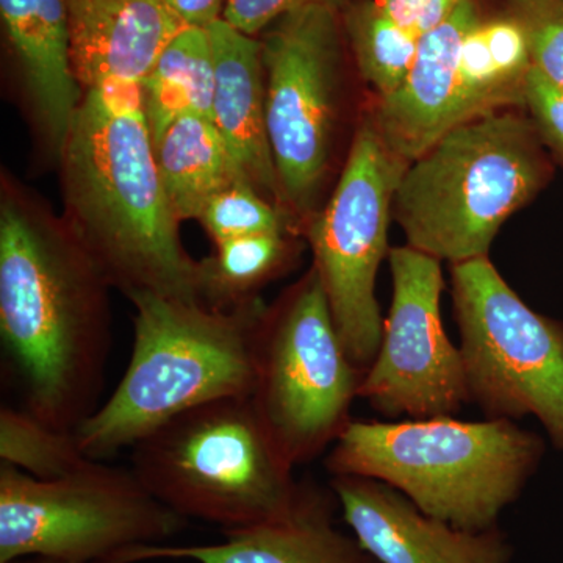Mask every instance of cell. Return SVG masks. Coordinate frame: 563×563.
Listing matches in <instances>:
<instances>
[{
    "instance_id": "1",
    "label": "cell",
    "mask_w": 563,
    "mask_h": 563,
    "mask_svg": "<svg viewBox=\"0 0 563 563\" xmlns=\"http://www.w3.org/2000/svg\"><path fill=\"white\" fill-rule=\"evenodd\" d=\"M110 287L68 224L3 196L0 339L21 409L52 428L76 432L101 406Z\"/></svg>"
},
{
    "instance_id": "2",
    "label": "cell",
    "mask_w": 563,
    "mask_h": 563,
    "mask_svg": "<svg viewBox=\"0 0 563 563\" xmlns=\"http://www.w3.org/2000/svg\"><path fill=\"white\" fill-rule=\"evenodd\" d=\"M58 157L68 228L125 295L199 299V262L181 246L155 162L140 84L85 91Z\"/></svg>"
},
{
    "instance_id": "3",
    "label": "cell",
    "mask_w": 563,
    "mask_h": 563,
    "mask_svg": "<svg viewBox=\"0 0 563 563\" xmlns=\"http://www.w3.org/2000/svg\"><path fill=\"white\" fill-rule=\"evenodd\" d=\"M135 306L131 362L110 398L76 431L84 453L106 461L166 421L203 404L247 396L254 384V340L266 306L213 310L151 291Z\"/></svg>"
},
{
    "instance_id": "4",
    "label": "cell",
    "mask_w": 563,
    "mask_h": 563,
    "mask_svg": "<svg viewBox=\"0 0 563 563\" xmlns=\"http://www.w3.org/2000/svg\"><path fill=\"white\" fill-rule=\"evenodd\" d=\"M544 440L517 421L454 417L354 421L332 444L331 476L390 485L429 517L466 531L498 526L543 461Z\"/></svg>"
},
{
    "instance_id": "5",
    "label": "cell",
    "mask_w": 563,
    "mask_h": 563,
    "mask_svg": "<svg viewBox=\"0 0 563 563\" xmlns=\"http://www.w3.org/2000/svg\"><path fill=\"white\" fill-rule=\"evenodd\" d=\"M550 176L536 124L496 111L455 125L407 166L393 217L407 246L437 261L455 265L488 257L504 222Z\"/></svg>"
},
{
    "instance_id": "6",
    "label": "cell",
    "mask_w": 563,
    "mask_h": 563,
    "mask_svg": "<svg viewBox=\"0 0 563 563\" xmlns=\"http://www.w3.org/2000/svg\"><path fill=\"white\" fill-rule=\"evenodd\" d=\"M131 450L133 473L158 501L222 531L276 520L301 488L247 396L187 410Z\"/></svg>"
},
{
    "instance_id": "7",
    "label": "cell",
    "mask_w": 563,
    "mask_h": 563,
    "mask_svg": "<svg viewBox=\"0 0 563 563\" xmlns=\"http://www.w3.org/2000/svg\"><path fill=\"white\" fill-rule=\"evenodd\" d=\"M363 374L344 350L313 268L277 306L266 307L255 332L250 399L292 468L320 457L342 435Z\"/></svg>"
},
{
    "instance_id": "8",
    "label": "cell",
    "mask_w": 563,
    "mask_h": 563,
    "mask_svg": "<svg viewBox=\"0 0 563 563\" xmlns=\"http://www.w3.org/2000/svg\"><path fill=\"white\" fill-rule=\"evenodd\" d=\"M187 525L132 468L91 461L60 479L41 481L0 465V563H118L136 548L165 543Z\"/></svg>"
},
{
    "instance_id": "9",
    "label": "cell",
    "mask_w": 563,
    "mask_h": 563,
    "mask_svg": "<svg viewBox=\"0 0 563 563\" xmlns=\"http://www.w3.org/2000/svg\"><path fill=\"white\" fill-rule=\"evenodd\" d=\"M470 404L485 418L540 421L563 451V322L532 310L490 258L451 265Z\"/></svg>"
},
{
    "instance_id": "10",
    "label": "cell",
    "mask_w": 563,
    "mask_h": 563,
    "mask_svg": "<svg viewBox=\"0 0 563 563\" xmlns=\"http://www.w3.org/2000/svg\"><path fill=\"white\" fill-rule=\"evenodd\" d=\"M385 146L373 121L358 129L331 201L310 222L313 269L328 296L336 331L351 361L372 365L384 317L376 277L388 251L396 190L407 169Z\"/></svg>"
},
{
    "instance_id": "11",
    "label": "cell",
    "mask_w": 563,
    "mask_h": 563,
    "mask_svg": "<svg viewBox=\"0 0 563 563\" xmlns=\"http://www.w3.org/2000/svg\"><path fill=\"white\" fill-rule=\"evenodd\" d=\"M340 49L336 7L328 3L291 11L262 40L274 165L282 199L299 213L312 209L328 173Z\"/></svg>"
},
{
    "instance_id": "12",
    "label": "cell",
    "mask_w": 563,
    "mask_h": 563,
    "mask_svg": "<svg viewBox=\"0 0 563 563\" xmlns=\"http://www.w3.org/2000/svg\"><path fill=\"white\" fill-rule=\"evenodd\" d=\"M393 298L358 399L387 418L454 417L470 404L461 350L443 328L442 262L410 246L388 252Z\"/></svg>"
},
{
    "instance_id": "13",
    "label": "cell",
    "mask_w": 563,
    "mask_h": 563,
    "mask_svg": "<svg viewBox=\"0 0 563 563\" xmlns=\"http://www.w3.org/2000/svg\"><path fill=\"white\" fill-rule=\"evenodd\" d=\"M331 488L355 539L379 563H509L514 548L496 526L466 531L421 512L390 485L332 476Z\"/></svg>"
},
{
    "instance_id": "14",
    "label": "cell",
    "mask_w": 563,
    "mask_h": 563,
    "mask_svg": "<svg viewBox=\"0 0 563 563\" xmlns=\"http://www.w3.org/2000/svg\"><path fill=\"white\" fill-rule=\"evenodd\" d=\"M340 506L332 488L301 481L291 509L276 520L222 531L213 544H150L122 555L118 563L173 559L196 563H379L355 537L335 526Z\"/></svg>"
},
{
    "instance_id": "15",
    "label": "cell",
    "mask_w": 563,
    "mask_h": 563,
    "mask_svg": "<svg viewBox=\"0 0 563 563\" xmlns=\"http://www.w3.org/2000/svg\"><path fill=\"white\" fill-rule=\"evenodd\" d=\"M479 21L474 0H459L451 16L420 40L417 58L401 87L380 99L374 128L385 146L406 165L462 124L459 63L463 40Z\"/></svg>"
},
{
    "instance_id": "16",
    "label": "cell",
    "mask_w": 563,
    "mask_h": 563,
    "mask_svg": "<svg viewBox=\"0 0 563 563\" xmlns=\"http://www.w3.org/2000/svg\"><path fill=\"white\" fill-rule=\"evenodd\" d=\"M70 58L84 91L143 84L163 49L185 27L168 0H66Z\"/></svg>"
},
{
    "instance_id": "17",
    "label": "cell",
    "mask_w": 563,
    "mask_h": 563,
    "mask_svg": "<svg viewBox=\"0 0 563 563\" xmlns=\"http://www.w3.org/2000/svg\"><path fill=\"white\" fill-rule=\"evenodd\" d=\"M207 31L214 58L213 122L246 180L280 201L266 125L262 41L235 31L222 20L214 21Z\"/></svg>"
},
{
    "instance_id": "18",
    "label": "cell",
    "mask_w": 563,
    "mask_h": 563,
    "mask_svg": "<svg viewBox=\"0 0 563 563\" xmlns=\"http://www.w3.org/2000/svg\"><path fill=\"white\" fill-rule=\"evenodd\" d=\"M0 14L41 125L57 155L79 110L66 0H0Z\"/></svg>"
},
{
    "instance_id": "19",
    "label": "cell",
    "mask_w": 563,
    "mask_h": 563,
    "mask_svg": "<svg viewBox=\"0 0 563 563\" xmlns=\"http://www.w3.org/2000/svg\"><path fill=\"white\" fill-rule=\"evenodd\" d=\"M154 154L163 190L179 222L199 220L214 196L247 181L209 118L187 114L174 121L154 141Z\"/></svg>"
},
{
    "instance_id": "20",
    "label": "cell",
    "mask_w": 563,
    "mask_h": 563,
    "mask_svg": "<svg viewBox=\"0 0 563 563\" xmlns=\"http://www.w3.org/2000/svg\"><path fill=\"white\" fill-rule=\"evenodd\" d=\"M531 68L528 36L517 18L477 22L463 40L459 63L462 124L525 106Z\"/></svg>"
},
{
    "instance_id": "21",
    "label": "cell",
    "mask_w": 563,
    "mask_h": 563,
    "mask_svg": "<svg viewBox=\"0 0 563 563\" xmlns=\"http://www.w3.org/2000/svg\"><path fill=\"white\" fill-rule=\"evenodd\" d=\"M152 141L187 114L213 121L214 58L210 33L185 25L141 84Z\"/></svg>"
},
{
    "instance_id": "22",
    "label": "cell",
    "mask_w": 563,
    "mask_h": 563,
    "mask_svg": "<svg viewBox=\"0 0 563 563\" xmlns=\"http://www.w3.org/2000/svg\"><path fill=\"white\" fill-rule=\"evenodd\" d=\"M287 233H257L217 244L199 262V299L213 310H233L257 301L258 288L291 262Z\"/></svg>"
},
{
    "instance_id": "23",
    "label": "cell",
    "mask_w": 563,
    "mask_h": 563,
    "mask_svg": "<svg viewBox=\"0 0 563 563\" xmlns=\"http://www.w3.org/2000/svg\"><path fill=\"white\" fill-rule=\"evenodd\" d=\"M346 31L363 79L380 99L398 90L412 69L421 38L393 22L376 0L347 11Z\"/></svg>"
},
{
    "instance_id": "24",
    "label": "cell",
    "mask_w": 563,
    "mask_h": 563,
    "mask_svg": "<svg viewBox=\"0 0 563 563\" xmlns=\"http://www.w3.org/2000/svg\"><path fill=\"white\" fill-rule=\"evenodd\" d=\"M0 459L41 481L60 479L92 461L81 450L76 432L52 428L10 404L0 409Z\"/></svg>"
},
{
    "instance_id": "25",
    "label": "cell",
    "mask_w": 563,
    "mask_h": 563,
    "mask_svg": "<svg viewBox=\"0 0 563 563\" xmlns=\"http://www.w3.org/2000/svg\"><path fill=\"white\" fill-rule=\"evenodd\" d=\"M199 221L214 244L257 233H287V214L266 201L250 181H239L214 196Z\"/></svg>"
},
{
    "instance_id": "26",
    "label": "cell",
    "mask_w": 563,
    "mask_h": 563,
    "mask_svg": "<svg viewBox=\"0 0 563 563\" xmlns=\"http://www.w3.org/2000/svg\"><path fill=\"white\" fill-rule=\"evenodd\" d=\"M525 27L532 68L563 91V0H514Z\"/></svg>"
},
{
    "instance_id": "27",
    "label": "cell",
    "mask_w": 563,
    "mask_h": 563,
    "mask_svg": "<svg viewBox=\"0 0 563 563\" xmlns=\"http://www.w3.org/2000/svg\"><path fill=\"white\" fill-rule=\"evenodd\" d=\"M525 106L542 140L563 157V91L531 68L526 80Z\"/></svg>"
},
{
    "instance_id": "28",
    "label": "cell",
    "mask_w": 563,
    "mask_h": 563,
    "mask_svg": "<svg viewBox=\"0 0 563 563\" xmlns=\"http://www.w3.org/2000/svg\"><path fill=\"white\" fill-rule=\"evenodd\" d=\"M310 3L335 7L333 0H228L221 20L244 35L257 36L280 18Z\"/></svg>"
},
{
    "instance_id": "29",
    "label": "cell",
    "mask_w": 563,
    "mask_h": 563,
    "mask_svg": "<svg viewBox=\"0 0 563 563\" xmlns=\"http://www.w3.org/2000/svg\"><path fill=\"white\" fill-rule=\"evenodd\" d=\"M393 22L422 38L442 25L453 13L459 0H376Z\"/></svg>"
},
{
    "instance_id": "30",
    "label": "cell",
    "mask_w": 563,
    "mask_h": 563,
    "mask_svg": "<svg viewBox=\"0 0 563 563\" xmlns=\"http://www.w3.org/2000/svg\"><path fill=\"white\" fill-rule=\"evenodd\" d=\"M228 0H168L174 13L185 25L207 29L221 20Z\"/></svg>"
},
{
    "instance_id": "31",
    "label": "cell",
    "mask_w": 563,
    "mask_h": 563,
    "mask_svg": "<svg viewBox=\"0 0 563 563\" xmlns=\"http://www.w3.org/2000/svg\"><path fill=\"white\" fill-rule=\"evenodd\" d=\"M9 563H73V562L54 561V559H46V558H22V559H16V561H11Z\"/></svg>"
},
{
    "instance_id": "32",
    "label": "cell",
    "mask_w": 563,
    "mask_h": 563,
    "mask_svg": "<svg viewBox=\"0 0 563 563\" xmlns=\"http://www.w3.org/2000/svg\"><path fill=\"white\" fill-rule=\"evenodd\" d=\"M343 2L344 0H333V5H335L336 9H339V7L342 5Z\"/></svg>"
}]
</instances>
